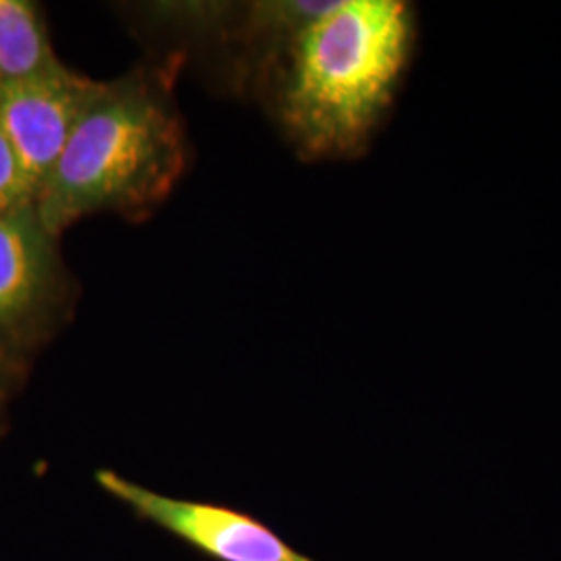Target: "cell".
<instances>
[{
    "label": "cell",
    "mask_w": 561,
    "mask_h": 561,
    "mask_svg": "<svg viewBox=\"0 0 561 561\" xmlns=\"http://www.w3.org/2000/svg\"><path fill=\"white\" fill-rule=\"evenodd\" d=\"M416 42L410 2L333 0L280 57L261 99L301 159H358L391 113Z\"/></svg>",
    "instance_id": "6da1fadb"
},
{
    "label": "cell",
    "mask_w": 561,
    "mask_h": 561,
    "mask_svg": "<svg viewBox=\"0 0 561 561\" xmlns=\"http://www.w3.org/2000/svg\"><path fill=\"white\" fill-rule=\"evenodd\" d=\"M180 65L175 55L99 81L34 202L53 236L96 213L140 221L171 194L187 161L173 96Z\"/></svg>",
    "instance_id": "7a4b0ae2"
},
{
    "label": "cell",
    "mask_w": 561,
    "mask_h": 561,
    "mask_svg": "<svg viewBox=\"0 0 561 561\" xmlns=\"http://www.w3.org/2000/svg\"><path fill=\"white\" fill-rule=\"evenodd\" d=\"M76 279L36 204L0 213V354L32 364L71 321Z\"/></svg>",
    "instance_id": "3957f363"
},
{
    "label": "cell",
    "mask_w": 561,
    "mask_h": 561,
    "mask_svg": "<svg viewBox=\"0 0 561 561\" xmlns=\"http://www.w3.org/2000/svg\"><path fill=\"white\" fill-rule=\"evenodd\" d=\"M96 482L106 495L131 507L140 518L157 524L213 560L317 561L296 551L266 524L238 510L167 497L113 470L96 472Z\"/></svg>",
    "instance_id": "277c9868"
},
{
    "label": "cell",
    "mask_w": 561,
    "mask_h": 561,
    "mask_svg": "<svg viewBox=\"0 0 561 561\" xmlns=\"http://www.w3.org/2000/svg\"><path fill=\"white\" fill-rule=\"evenodd\" d=\"M96 85L99 81L60 62L41 78L0 90V119L34 202L57 167Z\"/></svg>",
    "instance_id": "5b68a950"
},
{
    "label": "cell",
    "mask_w": 561,
    "mask_h": 561,
    "mask_svg": "<svg viewBox=\"0 0 561 561\" xmlns=\"http://www.w3.org/2000/svg\"><path fill=\"white\" fill-rule=\"evenodd\" d=\"M41 4L0 0V90L59 67Z\"/></svg>",
    "instance_id": "8992f818"
},
{
    "label": "cell",
    "mask_w": 561,
    "mask_h": 561,
    "mask_svg": "<svg viewBox=\"0 0 561 561\" xmlns=\"http://www.w3.org/2000/svg\"><path fill=\"white\" fill-rule=\"evenodd\" d=\"M23 204H34V194L0 119V213Z\"/></svg>",
    "instance_id": "52a82bcc"
},
{
    "label": "cell",
    "mask_w": 561,
    "mask_h": 561,
    "mask_svg": "<svg viewBox=\"0 0 561 561\" xmlns=\"http://www.w3.org/2000/svg\"><path fill=\"white\" fill-rule=\"evenodd\" d=\"M30 366L0 354V437L9 426V410L27 379Z\"/></svg>",
    "instance_id": "ba28073f"
}]
</instances>
